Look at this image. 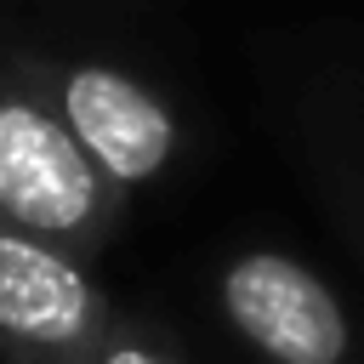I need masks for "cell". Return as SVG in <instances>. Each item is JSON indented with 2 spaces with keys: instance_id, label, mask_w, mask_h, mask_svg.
Listing matches in <instances>:
<instances>
[{
  "instance_id": "cell-4",
  "label": "cell",
  "mask_w": 364,
  "mask_h": 364,
  "mask_svg": "<svg viewBox=\"0 0 364 364\" xmlns=\"http://www.w3.org/2000/svg\"><path fill=\"white\" fill-rule=\"evenodd\" d=\"M57 114L119 193L136 182H154L176 154V119L148 85H136L119 68H102V63L68 68L57 91Z\"/></svg>"
},
{
  "instance_id": "cell-1",
  "label": "cell",
  "mask_w": 364,
  "mask_h": 364,
  "mask_svg": "<svg viewBox=\"0 0 364 364\" xmlns=\"http://www.w3.org/2000/svg\"><path fill=\"white\" fill-rule=\"evenodd\" d=\"M119 216V188L91 165L63 114L0 91V222L68 256H91Z\"/></svg>"
},
{
  "instance_id": "cell-3",
  "label": "cell",
  "mask_w": 364,
  "mask_h": 364,
  "mask_svg": "<svg viewBox=\"0 0 364 364\" xmlns=\"http://www.w3.org/2000/svg\"><path fill=\"white\" fill-rule=\"evenodd\" d=\"M216 301L267 364H347L353 324L336 290L284 250H245L222 267Z\"/></svg>"
},
{
  "instance_id": "cell-2",
  "label": "cell",
  "mask_w": 364,
  "mask_h": 364,
  "mask_svg": "<svg viewBox=\"0 0 364 364\" xmlns=\"http://www.w3.org/2000/svg\"><path fill=\"white\" fill-rule=\"evenodd\" d=\"M114 307L80 256L0 222V358L85 364L114 330Z\"/></svg>"
},
{
  "instance_id": "cell-5",
  "label": "cell",
  "mask_w": 364,
  "mask_h": 364,
  "mask_svg": "<svg viewBox=\"0 0 364 364\" xmlns=\"http://www.w3.org/2000/svg\"><path fill=\"white\" fill-rule=\"evenodd\" d=\"M85 364H182L159 336H148L142 324H131V318H114V330L97 341V353L85 358Z\"/></svg>"
}]
</instances>
